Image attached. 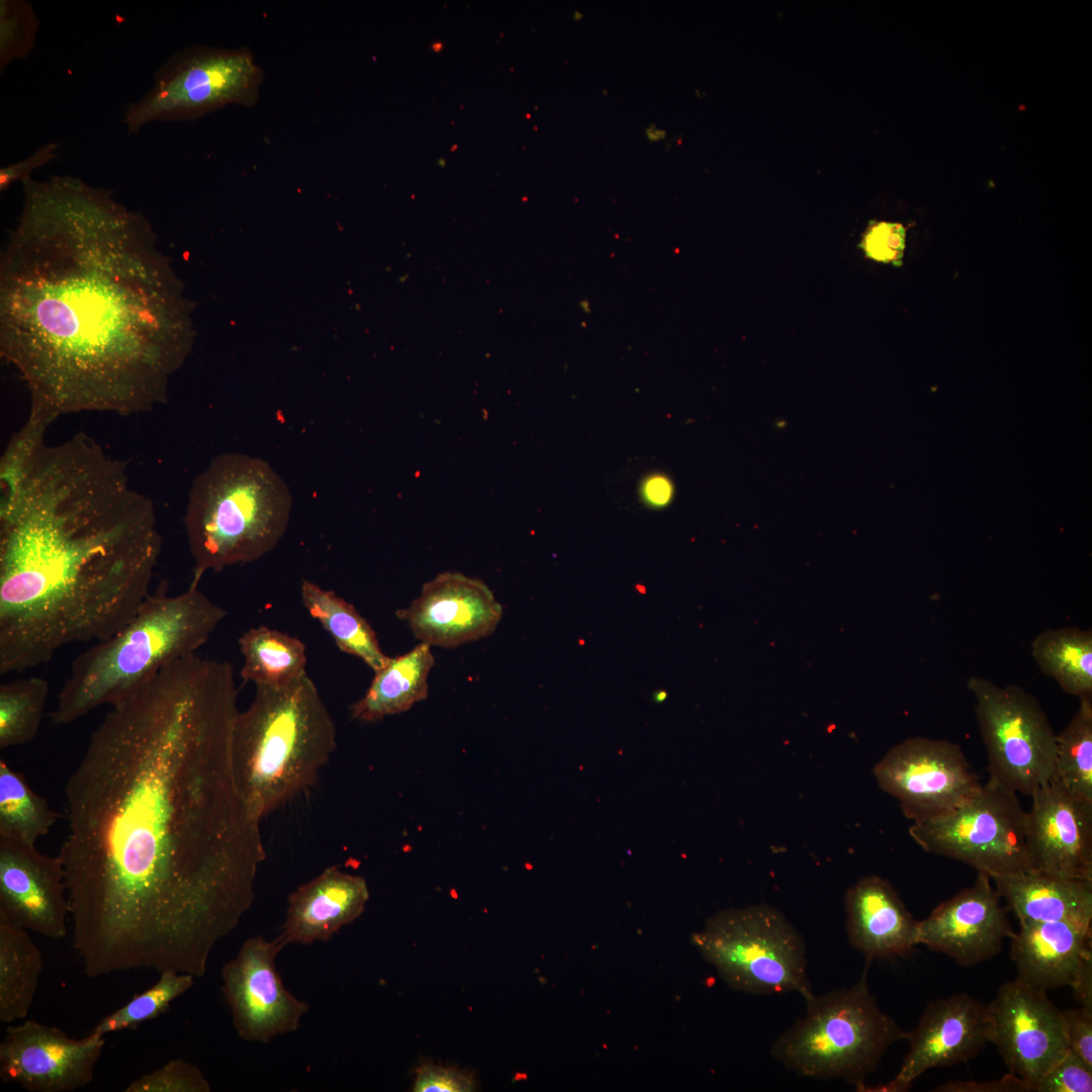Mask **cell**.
I'll return each instance as SVG.
<instances>
[{"label":"cell","mask_w":1092,"mask_h":1092,"mask_svg":"<svg viewBox=\"0 0 1092 1092\" xmlns=\"http://www.w3.org/2000/svg\"><path fill=\"white\" fill-rule=\"evenodd\" d=\"M237 697L230 662L180 658L111 707L68 779L58 855L88 978L202 977L252 906L266 854L233 767Z\"/></svg>","instance_id":"1"},{"label":"cell","mask_w":1092,"mask_h":1092,"mask_svg":"<svg viewBox=\"0 0 1092 1092\" xmlns=\"http://www.w3.org/2000/svg\"><path fill=\"white\" fill-rule=\"evenodd\" d=\"M22 185L0 262V352L27 387L26 421L49 429L65 415L165 403L194 332L151 223L73 176Z\"/></svg>","instance_id":"2"},{"label":"cell","mask_w":1092,"mask_h":1092,"mask_svg":"<svg viewBox=\"0 0 1092 1092\" xmlns=\"http://www.w3.org/2000/svg\"><path fill=\"white\" fill-rule=\"evenodd\" d=\"M23 425L0 465V673L119 631L151 594L162 551L153 502L85 433Z\"/></svg>","instance_id":"3"},{"label":"cell","mask_w":1092,"mask_h":1092,"mask_svg":"<svg viewBox=\"0 0 1092 1092\" xmlns=\"http://www.w3.org/2000/svg\"><path fill=\"white\" fill-rule=\"evenodd\" d=\"M225 616L198 583L170 596L163 582L119 631L74 658L52 721L71 724L100 706L125 702L162 668L196 653Z\"/></svg>","instance_id":"4"},{"label":"cell","mask_w":1092,"mask_h":1092,"mask_svg":"<svg viewBox=\"0 0 1092 1092\" xmlns=\"http://www.w3.org/2000/svg\"><path fill=\"white\" fill-rule=\"evenodd\" d=\"M336 747L334 720L307 674L256 686L232 738L236 782L253 817L260 821L311 786Z\"/></svg>","instance_id":"5"},{"label":"cell","mask_w":1092,"mask_h":1092,"mask_svg":"<svg viewBox=\"0 0 1092 1092\" xmlns=\"http://www.w3.org/2000/svg\"><path fill=\"white\" fill-rule=\"evenodd\" d=\"M291 493L268 462L223 453L193 480L184 516L192 582L205 571L255 561L272 551L286 532Z\"/></svg>","instance_id":"6"},{"label":"cell","mask_w":1092,"mask_h":1092,"mask_svg":"<svg viewBox=\"0 0 1092 1092\" xmlns=\"http://www.w3.org/2000/svg\"><path fill=\"white\" fill-rule=\"evenodd\" d=\"M804 999L805 1016L772 1043V1057L801 1077L842 1079L862 1092L867 1077L907 1031L880 1009L866 974L849 988Z\"/></svg>","instance_id":"7"},{"label":"cell","mask_w":1092,"mask_h":1092,"mask_svg":"<svg viewBox=\"0 0 1092 1092\" xmlns=\"http://www.w3.org/2000/svg\"><path fill=\"white\" fill-rule=\"evenodd\" d=\"M693 943L733 990L804 998L812 992L803 936L769 905L720 911L693 934Z\"/></svg>","instance_id":"8"},{"label":"cell","mask_w":1092,"mask_h":1092,"mask_svg":"<svg viewBox=\"0 0 1092 1092\" xmlns=\"http://www.w3.org/2000/svg\"><path fill=\"white\" fill-rule=\"evenodd\" d=\"M263 77L246 48L192 46L175 52L156 71L150 90L127 104V133L156 121L192 120L229 105H253Z\"/></svg>","instance_id":"9"},{"label":"cell","mask_w":1092,"mask_h":1092,"mask_svg":"<svg viewBox=\"0 0 1092 1092\" xmlns=\"http://www.w3.org/2000/svg\"><path fill=\"white\" fill-rule=\"evenodd\" d=\"M967 688L987 750L989 779L1030 797L1055 774L1057 734L1037 699L1017 685L971 676Z\"/></svg>","instance_id":"10"},{"label":"cell","mask_w":1092,"mask_h":1092,"mask_svg":"<svg viewBox=\"0 0 1092 1092\" xmlns=\"http://www.w3.org/2000/svg\"><path fill=\"white\" fill-rule=\"evenodd\" d=\"M909 834L925 852L962 861L990 877L1030 870L1026 811L1017 794L991 779L951 813L913 823Z\"/></svg>","instance_id":"11"},{"label":"cell","mask_w":1092,"mask_h":1092,"mask_svg":"<svg viewBox=\"0 0 1092 1092\" xmlns=\"http://www.w3.org/2000/svg\"><path fill=\"white\" fill-rule=\"evenodd\" d=\"M879 787L913 823L943 817L981 788L963 749L946 739L916 736L893 746L874 769Z\"/></svg>","instance_id":"12"},{"label":"cell","mask_w":1092,"mask_h":1092,"mask_svg":"<svg viewBox=\"0 0 1092 1092\" xmlns=\"http://www.w3.org/2000/svg\"><path fill=\"white\" fill-rule=\"evenodd\" d=\"M283 947L274 938H248L221 968V992L244 1040L268 1042L299 1028L309 1006L284 986L276 968Z\"/></svg>","instance_id":"13"},{"label":"cell","mask_w":1092,"mask_h":1092,"mask_svg":"<svg viewBox=\"0 0 1092 1092\" xmlns=\"http://www.w3.org/2000/svg\"><path fill=\"white\" fill-rule=\"evenodd\" d=\"M988 1007L991 1042L1009 1072L1035 1092L1043 1075L1070 1049L1063 1011L1046 991L1017 978L1002 984Z\"/></svg>","instance_id":"14"},{"label":"cell","mask_w":1092,"mask_h":1092,"mask_svg":"<svg viewBox=\"0 0 1092 1092\" xmlns=\"http://www.w3.org/2000/svg\"><path fill=\"white\" fill-rule=\"evenodd\" d=\"M105 1046L91 1030L73 1038L32 1019L9 1024L0 1043V1077L30 1092H72L89 1085Z\"/></svg>","instance_id":"15"},{"label":"cell","mask_w":1092,"mask_h":1092,"mask_svg":"<svg viewBox=\"0 0 1092 1092\" xmlns=\"http://www.w3.org/2000/svg\"><path fill=\"white\" fill-rule=\"evenodd\" d=\"M989 1007L967 993L931 1000L917 1025L907 1031L909 1049L895 1077L862 1092H905L930 1069L974 1059L991 1042Z\"/></svg>","instance_id":"16"},{"label":"cell","mask_w":1092,"mask_h":1092,"mask_svg":"<svg viewBox=\"0 0 1092 1092\" xmlns=\"http://www.w3.org/2000/svg\"><path fill=\"white\" fill-rule=\"evenodd\" d=\"M70 907L59 855L0 837V922L52 939L68 934Z\"/></svg>","instance_id":"17"},{"label":"cell","mask_w":1092,"mask_h":1092,"mask_svg":"<svg viewBox=\"0 0 1092 1092\" xmlns=\"http://www.w3.org/2000/svg\"><path fill=\"white\" fill-rule=\"evenodd\" d=\"M977 873L972 886L941 902L917 923V944L964 967L993 959L1014 933L990 876Z\"/></svg>","instance_id":"18"},{"label":"cell","mask_w":1092,"mask_h":1092,"mask_svg":"<svg viewBox=\"0 0 1092 1092\" xmlns=\"http://www.w3.org/2000/svg\"><path fill=\"white\" fill-rule=\"evenodd\" d=\"M1026 849L1030 870L1092 881V802L1055 777L1030 796Z\"/></svg>","instance_id":"19"},{"label":"cell","mask_w":1092,"mask_h":1092,"mask_svg":"<svg viewBox=\"0 0 1092 1092\" xmlns=\"http://www.w3.org/2000/svg\"><path fill=\"white\" fill-rule=\"evenodd\" d=\"M396 615L422 642L454 648L493 633L503 607L482 580L447 571L426 582Z\"/></svg>","instance_id":"20"},{"label":"cell","mask_w":1092,"mask_h":1092,"mask_svg":"<svg viewBox=\"0 0 1092 1092\" xmlns=\"http://www.w3.org/2000/svg\"><path fill=\"white\" fill-rule=\"evenodd\" d=\"M368 899L364 878L328 868L289 895L286 917L275 939L283 948L328 940L363 913Z\"/></svg>","instance_id":"21"},{"label":"cell","mask_w":1092,"mask_h":1092,"mask_svg":"<svg viewBox=\"0 0 1092 1092\" xmlns=\"http://www.w3.org/2000/svg\"><path fill=\"white\" fill-rule=\"evenodd\" d=\"M849 943L871 962L909 953L917 945V923L893 886L868 876L845 894Z\"/></svg>","instance_id":"22"},{"label":"cell","mask_w":1092,"mask_h":1092,"mask_svg":"<svg viewBox=\"0 0 1092 1092\" xmlns=\"http://www.w3.org/2000/svg\"><path fill=\"white\" fill-rule=\"evenodd\" d=\"M1016 978L1048 991L1070 986L1092 950V925L1072 921L1019 922L1010 937Z\"/></svg>","instance_id":"23"},{"label":"cell","mask_w":1092,"mask_h":1092,"mask_svg":"<svg viewBox=\"0 0 1092 1092\" xmlns=\"http://www.w3.org/2000/svg\"><path fill=\"white\" fill-rule=\"evenodd\" d=\"M990 878L1019 922L1072 921L1092 925V881L1033 870Z\"/></svg>","instance_id":"24"},{"label":"cell","mask_w":1092,"mask_h":1092,"mask_svg":"<svg viewBox=\"0 0 1092 1092\" xmlns=\"http://www.w3.org/2000/svg\"><path fill=\"white\" fill-rule=\"evenodd\" d=\"M435 663L431 645L421 642L410 652L389 657L375 671L365 695L351 707L353 718L375 722L410 710L428 697V676Z\"/></svg>","instance_id":"25"},{"label":"cell","mask_w":1092,"mask_h":1092,"mask_svg":"<svg viewBox=\"0 0 1092 1092\" xmlns=\"http://www.w3.org/2000/svg\"><path fill=\"white\" fill-rule=\"evenodd\" d=\"M300 594L304 608L342 652L359 657L374 672L386 664L389 657L381 650L374 630L352 604L307 579L302 580Z\"/></svg>","instance_id":"26"},{"label":"cell","mask_w":1092,"mask_h":1092,"mask_svg":"<svg viewBox=\"0 0 1092 1092\" xmlns=\"http://www.w3.org/2000/svg\"><path fill=\"white\" fill-rule=\"evenodd\" d=\"M42 956L24 928L0 922V1021L27 1016L42 971Z\"/></svg>","instance_id":"27"},{"label":"cell","mask_w":1092,"mask_h":1092,"mask_svg":"<svg viewBox=\"0 0 1092 1092\" xmlns=\"http://www.w3.org/2000/svg\"><path fill=\"white\" fill-rule=\"evenodd\" d=\"M1040 670L1079 699L1092 697L1091 629L1060 627L1041 631L1031 642Z\"/></svg>","instance_id":"28"},{"label":"cell","mask_w":1092,"mask_h":1092,"mask_svg":"<svg viewBox=\"0 0 1092 1092\" xmlns=\"http://www.w3.org/2000/svg\"><path fill=\"white\" fill-rule=\"evenodd\" d=\"M244 664L240 675L256 686H282L306 674V648L289 634L259 626L239 638Z\"/></svg>","instance_id":"29"},{"label":"cell","mask_w":1092,"mask_h":1092,"mask_svg":"<svg viewBox=\"0 0 1092 1092\" xmlns=\"http://www.w3.org/2000/svg\"><path fill=\"white\" fill-rule=\"evenodd\" d=\"M58 820V813L36 794L23 775L0 759V837L35 845Z\"/></svg>","instance_id":"30"},{"label":"cell","mask_w":1092,"mask_h":1092,"mask_svg":"<svg viewBox=\"0 0 1092 1092\" xmlns=\"http://www.w3.org/2000/svg\"><path fill=\"white\" fill-rule=\"evenodd\" d=\"M1056 742L1054 777L1074 795L1092 802V697L1079 699Z\"/></svg>","instance_id":"31"},{"label":"cell","mask_w":1092,"mask_h":1092,"mask_svg":"<svg viewBox=\"0 0 1092 1092\" xmlns=\"http://www.w3.org/2000/svg\"><path fill=\"white\" fill-rule=\"evenodd\" d=\"M49 694L38 676L16 678L0 686V748L30 742L36 736Z\"/></svg>","instance_id":"32"},{"label":"cell","mask_w":1092,"mask_h":1092,"mask_svg":"<svg viewBox=\"0 0 1092 1092\" xmlns=\"http://www.w3.org/2000/svg\"><path fill=\"white\" fill-rule=\"evenodd\" d=\"M194 978L190 974L174 970L160 972L153 986L135 994L124 1005L101 1018L92 1030L105 1036L112 1032L135 1029L141 1024L158 1018L175 999L193 986Z\"/></svg>","instance_id":"33"},{"label":"cell","mask_w":1092,"mask_h":1092,"mask_svg":"<svg viewBox=\"0 0 1092 1092\" xmlns=\"http://www.w3.org/2000/svg\"><path fill=\"white\" fill-rule=\"evenodd\" d=\"M39 21L32 5L24 0L0 1V71L12 61L25 58L33 49Z\"/></svg>","instance_id":"34"},{"label":"cell","mask_w":1092,"mask_h":1092,"mask_svg":"<svg viewBox=\"0 0 1092 1092\" xmlns=\"http://www.w3.org/2000/svg\"><path fill=\"white\" fill-rule=\"evenodd\" d=\"M123 1091L209 1092L210 1084L197 1066L177 1059L132 1080Z\"/></svg>","instance_id":"35"},{"label":"cell","mask_w":1092,"mask_h":1092,"mask_svg":"<svg viewBox=\"0 0 1092 1092\" xmlns=\"http://www.w3.org/2000/svg\"><path fill=\"white\" fill-rule=\"evenodd\" d=\"M1092 1067L1069 1051L1040 1079L1035 1092H1091Z\"/></svg>","instance_id":"36"},{"label":"cell","mask_w":1092,"mask_h":1092,"mask_svg":"<svg viewBox=\"0 0 1092 1092\" xmlns=\"http://www.w3.org/2000/svg\"><path fill=\"white\" fill-rule=\"evenodd\" d=\"M906 231L901 223L871 222L859 247L866 256L878 262L899 264L905 249Z\"/></svg>","instance_id":"37"},{"label":"cell","mask_w":1092,"mask_h":1092,"mask_svg":"<svg viewBox=\"0 0 1092 1092\" xmlns=\"http://www.w3.org/2000/svg\"><path fill=\"white\" fill-rule=\"evenodd\" d=\"M415 1092H471L473 1078L464 1072L437 1065H426L417 1072Z\"/></svg>","instance_id":"38"},{"label":"cell","mask_w":1092,"mask_h":1092,"mask_svg":"<svg viewBox=\"0 0 1092 1092\" xmlns=\"http://www.w3.org/2000/svg\"><path fill=\"white\" fill-rule=\"evenodd\" d=\"M1069 1048L1092 1067V1012L1082 1008L1062 1010Z\"/></svg>","instance_id":"39"},{"label":"cell","mask_w":1092,"mask_h":1092,"mask_svg":"<svg viewBox=\"0 0 1092 1092\" xmlns=\"http://www.w3.org/2000/svg\"><path fill=\"white\" fill-rule=\"evenodd\" d=\"M933 1092H1032L1030 1086L1016 1075L1008 1072L992 1080H949L933 1089Z\"/></svg>","instance_id":"40"},{"label":"cell","mask_w":1092,"mask_h":1092,"mask_svg":"<svg viewBox=\"0 0 1092 1092\" xmlns=\"http://www.w3.org/2000/svg\"><path fill=\"white\" fill-rule=\"evenodd\" d=\"M59 144L56 142H50L25 159L7 165L0 169V191H6L13 183L17 181H24L30 178L31 172L39 168L57 157V149Z\"/></svg>","instance_id":"41"},{"label":"cell","mask_w":1092,"mask_h":1092,"mask_svg":"<svg viewBox=\"0 0 1092 1092\" xmlns=\"http://www.w3.org/2000/svg\"><path fill=\"white\" fill-rule=\"evenodd\" d=\"M1070 987L1079 1006L1092 1012V950L1083 958Z\"/></svg>","instance_id":"42"},{"label":"cell","mask_w":1092,"mask_h":1092,"mask_svg":"<svg viewBox=\"0 0 1092 1092\" xmlns=\"http://www.w3.org/2000/svg\"><path fill=\"white\" fill-rule=\"evenodd\" d=\"M643 492L650 504L663 506L671 496V485L666 478L654 476L647 480Z\"/></svg>","instance_id":"43"},{"label":"cell","mask_w":1092,"mask_h":1092,"mask_svg":"<svg viewBox=\"0 0 1092 1092\" xmlns=\"http://www.w3.org/2000/svg\"><path fill=\"white\" fill-rule=\"evenodd\" d=\"M645 134L649 142H659L666 135L665 130L658 128L655 124H650L645 128Z\"/></svg>","instance_id":"44"},{"label":"cell","mask_w":1092,"mask_h":1092,"mask_svg":"<svg viewBox=\"0 0 1092 1092\" xmlns=\"http://www.w3.org/2000/svg\"><path fill=\"white\" fill-rule=\"evenodd\" d=\"M666 696H667V695H666L665 691H657V692H656V693H655V694L653 695V700H654V702H656V703H661V702H663V701H664V700L666 699Z\"/></svg>","instance_id":"45"},{"label":"cell","mask_w":1092,"mask_h":1092,"mask_svg":"<svg viewBox=\"0 0 1092 1092\" xmlns=\"http://www.w3.org/2000/svg\"><path fill=\"white\" fill-rule=\"evenodd\" d=\"M432 49L434 50V52L439 53L443 49V43L435 42L432 44Z\"/></svg>","instance_id":"46"},{"label":"cell","mask_w":1092,"mask_h":1092,"mask_svg":"<svg viewBox=\"0 0 1092 1092\" xmlns=\"http://www.w3.org/2000/svg\"><path fill=\"white\" fill-rule=\"evenodd\" d=\"M581 17H582V15L578 11L574 12V19L575 20H579Z\"/></svg>","instance_id":"47"}]
</instances>
